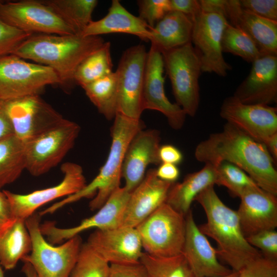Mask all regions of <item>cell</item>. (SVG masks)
<instances>
[{"instance_id": "cell-45", "label": "cell", "mask_w": 277, "mask_h": 277, "mask_svg": "<svg viewBox=\"0 0 277 277\" xmlns=\"http://www.w3.org/2000/svg\"><path fill=\"white\" fill-rule=\"evenodd\" d=\"M156 174L161 180L174 183L180 176V171L176 165L162 163L156 169Z\"/></svg>"}, {"instance_id": "cell-13", "label": "cell", "mask_w": 277, "mask_h": 277, "mask_svg": "<svg viewBox=\"0 0 277 277\" xmlns=\"http://www.w3.org/2000/svg\"><path fill=\"white\" fill-rule=\"evenodd\" d=\"M4 106L14 134L25 143L66 119L39 95L6 101Z\"/></svg>"}, {"instance_id": "cell-39", "label": "cell", "mask_w": 277, "mask_h": 277, "mask_svg": "<svg viewBox=\"0 0 277 277\" xmlns=\"http://www.w3.org/2000/svg\"><path fill=\"white\" fill-rule=\"evenodd\" d=\"M31 35L9 26L0 19V57L11 54Z\"/></svg>"}, {"instance_id": "cell-1", "label": "cell", "mask_w": 277, "mask_h": 277, "mask_svg": "<svg viewBox=\"0 0 277 277\" xmlns=\"http://www.w3.org/2000/svg\"><path fill=\"white\" fill-rule=\"evenodd\" d=\"M194 156L215 167L222 162L233 164L261 189L277 196V171L266 146L230 124L226 123L221 131L200 142Z\"/></svg>"}, {"instance_id": "cell-51", "label": "cell", "mask_w": 277, "mask_h": 277, "mask_svg": "<svg viewBox=\"0 0 277 277\" xmlns=\"http://www.w3.org/2000/svg\"><path fill=\"white\" fill-rule=\"evenodd\" d=\"M238 273H239V272L233 271L232 273H231L229 274L224 275V276H217V277H236L238 275Z\"/></svg>"}, {"instance_id": "cell-27", "label": "cell", "mask_w": 277, "mask_h": 277, "mask_svg": "<svg viewBox=\"0 0 277 277\" xmlns=\"http://www.w3.org/2000/svg\"><path fill=\"white\" fill-rule=\"evenodd\" d=\"M193 22L181 12L171 11L151 29V46L160 52L191 42Z\"/></svg>"}, {"instance_id": "cell-33", "label": "cell", "mask_w": 277, "mask_h": 277, "mask_svg": "<svg viewBox=\"0 0 277 277\" xmlns=\"http://www.w3.org/2000/svg\"><path fill=\"white\" fill-rule=\"evenodd\" d=\"M140 262L149 277H194L184 255L155 256L143 252Z\"/></svg>"}, {"instance_id": "cell-6", "label": "cell", "mask_w": 277, "mask_h": 277, "mask_svg": "<svg viewBox=\"0 0 277 277\" xmlns=\"http://www.w3.org/2000/svg\"><path fill=\"white\" fill-rule=\"evenodd\" d=\"M161 53L176 104L187 115L194 116L200 104L199 81L202 71L191 42Z\"/></svg>"}, {"instance_id": "cell-47", "label": "cell", "mask_w": 277, "mask_h": 277, "mask_svg": "<svg viewBox=\"0 0 277 277\" xmlns=\"http://www.w3.org/2000/svg\"><path fill=\"white\" fill-rule=\"evenodd\" d=\"M13 134V126L5 110L4 102L0 101V140Z\"/></svg>"}, {"instance_id": "cell-44", "label": "cell", "mask_w": 277, "mask_h": 277, "mask_svg": "<svg viewBox=\"0 0 277 277\" xmlns=\"http://www.w3.org/2000/svg\"><path fill=\"white\" fill-rule=\"evenodd\" d=\"M159 157L161 163H170L176 165L181 163L183 160L182 152L175 146L170 144L160 146Z\"/></svg>"}, {"instance_id": "cell-19", "label": "cell", "mask_w": 277, "mask_h": 277, "mask_svg": "<svg viewBox=\"0 0 277 277\" xmlns=\"http://www.w3.org/2000/svg\"><path fill=\"white\" fill-rule=\"evenodd\" d=\"M236 211L243 233L246 238L277 227V196L258 185L245 189L240 197Z\"/></svg>"}, {"instance_id": "cell-10", "label": "cell", "mask_w": 277, "mask_h": 277, "mask_svg": "<svg viewBox=\"0 0 277 277\" xmlns=\"http://www.w3.org/2000/svg\"><path fill=\"white\" fill-rule=\"evenodd\" d=\"M148 51L144 45L127 48L122 54L115 71L117 78V112L140 119L144 111L143 90Z\"/></svg>"}, {"instance_id": "cell-9", "label": "cell", "mask_w": 277, "mask_h": 277, "mask_svg": "<svg viewBox=\"0 0 277 277\" xmlns=\"http://www.w3.org/2000/svg\"><path fill=\"white\" fill-rule=\"evenodd\" d=\"M80 126L65 119L25 143L26 170L38 176L56 166L73 147Z\"/></svg>"}, {"instance_id": "cell-36", "label": "cell", "mask_w": 277, "mask_h": 277, "mask_svg": "<svg viewBox=\"0 0 277 277\" xmlns=\"http://www.w3.org/2000/svg\"><path fill=\"white\" fill-rule=\"evenodd\" d=\"M215 184L227 188L231 195L240 197L247 188L257 184L242 169L227 162L216 166Z\"/></svg>"}, {"instance_id": "cell-16", "label": "cell", "mask_w": 277, "mask_h": 277, "mask_svg": "<svg viewBox=\"0 0 277 277\" xmlns=\"http://www.w3.org/2000/svg\"><path fill=\"white\" fill-rule=\"evenodd\" d=\"M220 115L226 123L264 144L277 133V109L274 107L244 104L232 95L223 102Z\"/></svg>"}, {"instance_id": "cell-25", "label": "cell", "mask_w": 277, "mask_h": 277, "mask_svg": "<svg viewBox=\"0 0 277 277\" xmlns=\"http://www.w3.org/2000/svg\"><path fill=\"white\" fill-rule=\"evenodd\" d=\"M151 29L146 23L126 9L118 0H112L107 14L101 19L92 21L81 33L83 36H100L121 33L135 35L149 42Z\"/></svg>"}, {"instance_id": "cell-4", "label": "cell", "mask_w": 277, "mask_h": 277, "mask_svg": "<svg viewBox=\"0 0 277 277\" xmlns=\"http://www.w3.org/2000/svg\"><path fill=\"white\" fill-rule=\"evenodd\" d=\"M111 129L112 142L106 162L97 175L76 193L64 197L44 210L45 214H52L67 205L82 199L93 197L89 204L90 210L100 209L118 188L122 177L125 154L135 134L144 128L140 119H133L117 112Z\"/></svg>"}, {"instance_id": "cell-18", "label": "cell", "mask_w": 277, "mask_h": 277, "mask_svg": "<svg viewBox=\"0 0 277 277\" xmlns=\"http://www.w3.org/2000/svg\"><path fill=\"white\" fill-rule=\"evenodd\" d=\"M86 243L110 264L138 263L143 252L140 234L134 227L96 229Z\"/></svg>"}, {"instance_id": "cell-15", "label": "cell", "mask_w": 277, "mask_h": 277, "mask_svg": "<svg viewBox=\"0 0 277 277\" xmlns=\"http://www.w3.org/2000/svg\"><path fill=\"white\" fill-rule=\"evenodd\" d=\"M131 192L124 187L118 188L93 215L83 220L78 225L67 228L57 227L54 222L41 224V231L53 245L62 244L85 230L106 229L121 226L124 211Z\"/></svg>"}, {"instance_id": "cell-53", "label": "cell", "mask_w": 277, "mask_h": 277, "mask_svg": "<svg viewBox=\"0 0 277 277\" xmlns=\"http://www.w3.org/2000/svg\"><path fill=\"white\" fill-rule=\"evenodd\" d=\"M2 266H1V264H0V277H4V272H3V270L2 269Z\"/></svg>"}, {"instance_id": "cell-40", "label": "cell", "mask_w": 277, "mask_h": 277, "mask_svg": "<svg viewBox=\"0 0 277 277\" xmlns=\"http://www.w3.org/2000/svg\"><path fill=\"white\" fill-rule=\"evenodd\" d=\"M236 277H277V261L262 256L245 266Z\"/></svg>"}, {"instance_id": "cell-17", "label": "cell", "mask_w": 277, "mask_h": 277, "mask_svg": "<svg viewBox=\"0 0 277 277\" xmlns=\"http://www.w3.org/2000/svg\"><path fill=\"white\" fill-rule=\"evenodd\" d=\"M164 72L162 53L151 46L148 51L144 76L143 109L160 112L165 116L172 128L180 130L184 125L187 115L178 105L171 103L167 97Z\"/></svg>"}, {"instance_id": "cell-5", "label": "cell", "mask_w": 277, "mask_h": 277, "mask_svg": "<svg viewBox=\"0 0 277 277\" xmlns=\"http://www.w3.org/2000/svg\"><path fill=\"white\" fill-rule=\"evenodd\" d=\"M40 221L41 216L35 212L25 220L32 247L21 261L30 263L38 277H70L82 245L81 236L77 235L54 246L42 234Z\"/></svg>"}, {"instance_id": "cell-14", "label": "cell", "mask_w": 277, "mask_h": 277, "mask_svg": "<svg viewBox=\"0 0 277 277\" xmlns=\"http://www.w3.org/2000/svg\"><path fill=\"white\" fill-rule=\"evenodd\" d=\"M64 177L58 184L27 194L3 190L9 202L12 217L26 220L43 205L57 199L77 193L87 184L82 167L66 162L61 166Z\"/></svg>"}, {"instance_id": "cell-35", "label": "cell", "mask_w": 277, "mask_h": 277, "mask_svg": "<svg viewBox=\"0 0 277 277\" xmlns=\"http://www.w3.org/2000/svg\"><path fill=\"white\" fill-rule=\"evenodd\" d=\"M110 264L86 242L82 244L70 277H109Z\"/></svg>"}, {"instance_id": "cell-52", "label": "cell", "mask_w": 277, "mask_h": 277, "mask_svg": "<svg viewBox=\"0 0 277 277\" xmlns=\"http://www.w3.org/2000/svg\"><path fill=\"white\" fill-rule=\"evenodd\" d=\"M6 221V220L3 219L2 218L0 217V229L3 226Z\"/></svg>"}, {"instance_id": "cell-37", "label": "cell", "mask_w": 277, "mask_h": 277, "mask_svg": "<svg viewBox=\"0 0 277 277\" xmlns=\"http://www.w3.org/2000/svg\"><path fill=\"white\" fill-rule=\"evenodd\" d=\"M139 15L151 29L171 11L170 0L137 1Z\"/></svg>"}, {"instance_id": "cell-49", "label": "cell", "mask_w": 277, "mask_h": 277, "mask_svg": "<svg viewBox=\"0 0 277 277\" xmlns=\"http://www.w3.org/2000/svg\"><path fill=\"white\" fill-rule=\"evenodd\" d=\"M267 150L274 163L277 162V133L271 135L265 143Z\"/></svg>"}, {"instance_id": "cell-23", "label": "cell", "mask_w": 277, "mask_h": 277, "mask_svg": "<svg viewBox=\"0 0 277 277\" xmlns=\"http://www.w3.org/2000/svg\"><path fill=\"white\" fill-rule=\"evenodd\" d=\"M172 184L160 179L156 169L148 170L142 182L131 192L121 226L135 228L166 203Z\"/></svg>"}, {"instance_id": "cell-41", "label": "cell", "mask_w": 277, "mask_h": 277, "mask_svg": "<svg viewBox=\"0 0 277 277\" xmlns=\"http://www.w3.org/2000/svg\"><path fill=\"white\" fill-rule=\"evenodd\" d=\"M241 8L256 15L277 22L276 0H239Z\"/></svg>"}, {"instance_id": "cell-48", "label": "cell", "mask_w": 277, "mask_h": 277, "mask_svg": "<svg viewBox=\"0 0 277 277\" xmlns=\"http://www.w3.org/2000/svg\"><path fill=\"white\" fill-rule=\"evenodd\" d=\"M0 217L7 221L12 218L9 201L4 192L0 189Z\"/></svg>"}, {"instance_id": "cell-7", "label": "cell", "mask_w": 277, "mask_h": 277, "mask_svg": "<svg viewBox=\"0 0 277 277\" xmlns=\"http://www.w3.org/2000/svg\"><path fill=\"white\" fill-rule=\"evenodd\" d=\"M135 228L145 252L159 256L182 253L186 232L185 216L166 203Z\"/></svg>"}, {"instance_id": "cell-11", "label": "cell", "mask_w": 277, "mask_h": 277, "mask_svg": "<svg viewBox=\"0 0 277 277\" xmlns=\"http://www.w3.org/2000/svg\"><path fill=\"white\" fill-rule=\"evenodd\" d=\"M192 19L191 43L199 57L202 72L226 76L232 69L223 55L222 48L227 20L221 14L203 12Z\"/></svg>"}, {"instance_id": "cell-43", "label": "cell", "mask_w": 277, "mask_h": 277, "mask_svg": "<svg viewBox=\"0 0 277 277\" xmlns=\"http://www.w3.org/2000/svg\"><path fill=\"white\" fill-rule=\"evenodd\" d=\"M171 11L181 12L191 18L200 14L201 9L197 0H170Z\"/></svg>"}, {"instance_id": "cell-12", "label": "cell", "mask_w": 277, "mask_h": 277, "mask_svg": "<svg viewBox=\"0 0 277 277\" xmlns=\"http://www.w3.org/2000/svg\"><path fill=\"white\" fill-rule=\"evenodd\" d=\"M0 19L9 26L31 35L75 34L51 8L41 1L7 2L0 1Z\"/></svg>"}, {"instance_id": "cell-29", "label": "cell", "mask_w": 277, "mask_h": 277, "mask_svg": "<svg viewBox=\"0 0 277 277\" xmlns=\"http://www.w3.org/2000/svg\"><path fill=\"white\" fill-rule=\"evenodd\" d=\"M41 2L51 8L77 34H81L92 21V13L98 4L96 0H43Z\"/></svg>"}, {"instance_id": "cell-34", "label": "cell", "mask_w": 277, "mask_h": 277, "mask_svg": "<svg viewBox=\"0 0 277 277\" xmlns=\"http://www.w3.org/2000/svg\"><path fill=\"white\" fill-rule=\"evenodd\" d=\"M222 48L223 52L240 56L249 63H252L262 56L250 37L244 31L229 23L223 33Z\"/></svg>"}, {"instance_id": "cell-2", "label": "cell", "mask_w": 277, "mask_h": 277, "mask_svg": "<svg viewBox=\"0 0 277 277\" xmlns=\"http://www.w3.org/2000/svg\"><path fill=\"white\" fill-rule=\"evenodd\" d=\"M104 43L101 36L34 34L11 54L52 69L61 85L71 89L76 84L74 75L78 66Z\"/></svg>"}, {"instance_id": "cell-8", "label": "cell", "mask_w": 277, "mask_h": 277, "mask_svg": "<svg viewBox=\"0 0 277 277\" xmlns=\"http://www.w3.org/2000/svg\"><path fill=\"white\" fill-rule=\"evenodd\" d=\"M52 85H61L52 69L12 54L0 57V101L39 95Z\"/></svg>"}, {"instance_id": "cell-32", "label": "cell", "mask_w": 277, "mask_h": 277, "mask_svg": "<svg viewBox=\"0 0 277 277\" xmlns=\"http://www.w3.org/2000/svg\"><path fill=\"white\" fill-rule=\"evenodd\" d=\"M112 68L111 43L105 42L78 66L74 75L75 83L83 88L113 72Z\"/></svg>"}, {"instance_id": "cell-26", "label": "cell", "mask_w": 277, "mask_h": 277, "mask_svg": "<svg viewBox=\"0 0 277 277\" xmlns=\"http://www.w3.org/2000/svg\"><path fill=\"white\" fill-rule=\"evenodd\" d=\"M216 176V167L211 164H205L201 170L187 174L182 182L173 183L166 203L186 216L196 196L207 188L215 184Z\"/></svg>"}, {"instance_id": "cell-42", "label": "cell", "mask_w": 277, "mask_h": 277, "mask_svg": "<svg viewBox=\"0 0 277 277\" xmlns=\"http://www.w3.org/2000/svg\"><path fill=\"white\" fill-rule=\"evenodd\" d=\"M109 277H149L140 263L132 264H111Z\"/></svg>"}, {"instance_id": "cell-31", "label": "cell", "mask_w": 277, "mask_h": 277, "mask_svg": "<svg viewBox=\"0 0 277 277\" xmlns=\"http://www.w3.org/2000/svg\"><path fill=\"white\" fill-rule=\"evenodd\" d=\"M87 97L98 112L108 120L117 112L118 85L115 72L83 87Z\"/></svg>"}, {"instance_id": "cell-30", "label": "cell", "mask_w": 277, "mask_h": 277, "mask_svg": "<svg viewBox=\"0 0 277 277\" xmlns=\"http://www.w3.org/2000/svg\"><path fill=\"white\" fill-rule=\"evenodd\" d=\"M26 170L25 143L14 134L0 140V189Z\"/></svg>"}, {"instance_id": "cell-21", "label": "cell", "mask_w": 277, "mask_h": 277, "mask_svg": "<svg viewBox=\"0 0 277 277\" xmlns=\"http://www.w3.org/2000/svg\"><path fill=\"white\" fill-rule=\"evenodd\" d=\"M161 137L156 129H144L133 136L127 148L122 169L124 186L132 192L144 179L147 167L161 164L159 157Z\"/></svg>"}, {"instance_id": "cell-38", "label": "cell", "mask_w": 277, "mask_h": 277, "mask_svg": "<svg viewBox=\"0 0 277 277\" xmlns=\"http://www.w3.org/2000/svg\"><path fill=\"white\" fill-rule=\"evenodd\" d=\"M246 239L251 246L260 249L263 256L277 261V232L275 230L261 231Z\"/></svg>"}, {"instance_id": "cell-3", "label": "cell", "mask_w": 277, "mask_h": 277, "mask_svg": "<svg viewBox=\"0 0 277 277\" xmlns=\"http://www.w3.org/2000/svg\"><path fill=\"white\" fill-rule=\"evenodd\" d=\"M203 207L206 223L198 226L200 231L216 242L217 256L239 272L258 258L262 253L251 246L244 235L236 211L227 206L216 194L214 186L200 193L195 198Z\"/></svg>"}, {"instance_id": "cell-20", "label": "cell", "mask_w": 277, "mask_h": 277, "mask_svg": "<svg viewBox=\"0 0 277 277\" xmlns=\"http://www.w3.org/2000/svg\"><path fill=\"white\" fill-rule=\"evenodd\" d=\"M186 232L182 254L194 277H217L233 271L222 265L216 250L199 229L190 210L185 216Z\"/></svg>"}, {"instance_id": "cell-28", "label": "cell", "mask_w": 277, "mask_h": 277, "mask_svg": "<svg viewBox=\"0 0 277 277\" xmlns=\"http://www.w3.org/2000/svg\"><path fill=\"white\" fill-rule=\"evenodd\" d=\"M32 242L25 220L12 217L0 229V264L6 270L13 269L28 254Z\"/></svg>"}, {"instance_id": "cell-46", "label": "cell", "mask_w": 277, "mask_h": 277, "mask_svg": "<svg viewBox=\"0 0 277 277\" xmlns=\"http://www.w3.org/2000/svg\"><path fill=\"white\" fill-rule=\"evenodd\" d=\"M199 2L202 12L220 14L225 17L227 0H200Z\"/></svg>"}, {"instance_id": "cell-50", "label": "cell", "mask_w": 277, "mask_h": 277, "mask_svg": "<svg viewBox=\"0 0 277 277\" xmlns=\"http://www.w3.org/2000/svg\"><path fill=\"white\" fill-rule=\"evenodd\" d=\"M24 265L22 267V271L26 277H38L34 269L30 263L27 262H23Z\"/></svg>"}, {"instance_id": "cell-24", "label": "cell", "mask_w": 277, "mask_h": 277, "mask_svg": "<svg viewBox=\"0 0 277 277\" xmlns=\"http://www.w3.org/2000/svg\"><path fill=\"white\" fill-rule=\"evenodd\" d=\"M225 18L230 25L250 37L262 56H277V22L243 9L239 0H227Z\"/></svg>"}, {"instance_id": "cell-22", "label": "cell", "mask_w": 277, "mask_h": 277, "mask_svg": "<svg viewBox=\"0 0 277 277\" xmlns=\"http://www.w3.org/2000/svg\"><path fill=\"white\" fill-rule=\"evenodd\" d=\"M233 96L241 102L268 105L277 101V56H262L252 63L249 73Z\"/></svg>"}]
</instances>
